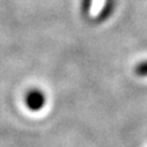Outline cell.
<instances>
[{
    "mask_svg": "<svg viewBox=\"0 0 147 147\" xmlns=\"http://www.w3.org/2000/svg\"><path fill=\"white\" fill-rule=\"evenodd\" d=\"M134 74L137 77H147V59L136 64L134 67Z\"/></svg>",
    "mask_w": 147,
    "mask_h": 147,
    "instance_id": "3",
    "label": "cell"
},
{
    "mask_svg": "<svg viewBox=\"0 0 147 147\" xmlns=\"http://www.w3.org/2000/svg\"><path fill=\"white\" fill-rule=\"evenodd\" d=\"M114 9H115V0H104V5L102 7V10L99 11L97 17H96L98 24L107 21L114 12Z\"/></svg>",
    "mask_w": 147,
    "mask_h": 147,
    "instance_id": "2",
    "label": "cell"
},
{
    "mask_svg": "<svg viewBox=\"0 0 147 147\" xmlns=\"http://www.w3.org/2000/svg\"><path fill=\"white\" fill-rule=\"evenodd\" d=\"M92 3H93V0H81V12L84 16H87L90 13Z\"/></svg>",
    "mask_w": 147,
    "mask_h": 147,
    "instance_id": "4",
    "label": "cell"
},
{
    "mask_svg": "<svg viewBox=\"0 0 147 147\" xmlns=\"http://www.w3.org/2000/svg\"><path fill=\"white\" fill-rule=\"evenodd\" d=\"M26 105L30 110H33V112H38L40 110L44 104H45V96L42 91L39 90H32L28 93L26 94Z\"/></svg>",
    "mask_w": 147,
    "mask_h": 147,
    "instance_id": "1",
    "label": "cell"
}]
</instances>
